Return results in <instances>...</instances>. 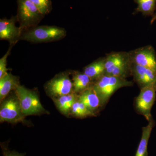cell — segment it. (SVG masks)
Returning a JSON list of instances; mask_svg holds the SVG:
<instances>
[{
    "mask_svg": "<svg viewBox=\"0 0 156 156\" xmlns=\"http://www.w3.org/2000/svg\"><path fill=\"white\" fill-rule=\"evenodd\" d=\"M133 84L132 82L127 80L125 78L104 75L92 82V87L100 98L102 107L118 89L131 87Z\"/></svg>",
    "mask_w": 156,
    "mask_h": 156,
    "instance_id": "obj_1",
    "label": "cell"
},
{
    "mask_svg": "<svg viewBox=\"0 0 156 156\" xmlns=\"http://www.w3.org/2000/svg\"><path fill=\"white\" fill-rule=\"evenodd\" d=\"M66 35L65 29L54 26L35 27L22 34L20 39L32 43H47L63 38Z\"/></svg>",
    "mask_w": 156,
    "mask_h": 156,
    "instance_id": "obj_2",
    "label": "cell"
},
{
    "mask_svg": "<svg viewBox=\"0 0 156 156\" xmlns=\"http://www.w3.org/2000/svg\"><path fill=\"white\" fill-rule=\"evenodd\" d=\"M131 63L129 53L127 52L109 53L105 57V75L126 79L131 74Z\"/></svg>",
    "mask_w": 156,
    "mask_h": 156,
    "instance_id": "obj_3",
    "label": "cell"
},
{
    "mask_svg": "<svg viewBox=\"0 0 156 156\" xmlns=\"http://www.w3.org/2000/svg\"><path fill=\"white\" fill-rule=\"evenodd\" d=\"M17 2L16 17L22 31L35 27L44 18V15L30 0H17Z\"/></svg>",
    "mask_w": 156,
    "mask_h": 156,
    "instance_id": "obj_4",
    "label": "cell"
},
{
    "mask_svg": "<svg viewBox=\"0 0 156 156\" xmlns=\"http://www.w3.org/2000/svg\"><path fill=\"white\" fill-rule=\"evenodd\" d=\"M15 93L25 116L48 113V111L42 105L36 92L19 85L15 89Z\"/></svg>",
    "mask_w": 156,
    "mask_h": 156,
    "instance_id": "obj_5",
    "label": "cell"
},
{
    "mask_svg": "<svg viewBox=\"0 0 156 156\" xmlns=\"http://www.w3.org/2000/svg\"><path fill=\"white\" fill-rule=\"evenodd\" d=\"M25 116L23 113L20 102L16 94L6 98L1 102L0 121L16 123L24 122Z\"/></svg>",
    "mask_w": 156,
    "mask_h": 156,
    "instance_id": "obj_6",
    "label": "cell"
},
{
    "mask_svg": "<svg viewBox=\"0 0 156 156\" xmlns=\"http://www.w3.org/2000/svg\"><path fill=\"white\" fill-rule=\"evenodd\" d=\"M156 86H150L140 89V93L135 101L137 112L149 122L153 119L151 111L156 100Z\"/></svg>",
    "mask_w": 156,
    "mask_h": 156,
    "instance_id": "obj_7",
    "label": "cell"
},
{
    "mask_svg": "<svg viewBox=\"0 0 156 156\" xmlns=\"http://www.w3.org/2000/svg\"><path fill=\"white\" fill-rule=\"evenodd\" d=\"M46 90L54 98L68 95L73 92V83L67 73H62L48 82Z\"/></svg>",
    "mask_w": 156,
    "mask_h": 156,
    "instance_id": "obj_8",
    "label": "cell"
},
{
    "mask_svg": "<svg viewBox=\"0 0 156 156\" xmlns=\"http://www.w3.org/2000/svg\"><path fill=\"white\" fill-rule=\"evenodd\" d=\"M131 63L148 68L156 72L155 51L151 46H147L128 52Z\"/></svg>",
    "mask_w": 156,
    "mask_h": 156,
    "instance_id": "obj_9",
    "label": "cell"
},
{
    "mask_svg": "<svg viewBox=\"0 0 156 156\" xmlns=\"http://www.w3.org/2000/svg\"><path fill=\"white\" fill-rule=\"evenodd\" d=\"M131 72L140 89L147 86H156V72L153 70L131 63Z\"/></svg>",
    "mask_w": 156,
    "mask_h": 156,
    "instance_id": "obj_10",
    "label": "cell"
},
{
    "mask_svg": "<svg viewBox=\"0 0 156 156\" xmlns=\"http://www.w3.org/2000/svg\"><path fill=\"white\" fill-rule=\"evenodd\" d=\"M17 17H13L11 19L6 18L0 20V39L9 41L12 44L20 39L22 35V30L16 26Z\"/></svg>",
    "mask_w": 156,
    "mask_h": 156,
    "instance_id": "obj_11",
    "label": "cell"
},
{
    "mask_svg": "<svg viewBox=\"0 0 156 156\" xmlns=\"http://www.w3.org/2000/svg\"><path fill=\"white\" fill-rule=\"evenodd\" d=\"M78 100L86 105L87 108L96 115L100 107H101L100 98L92 87L78 94Z\"/></svg>",
    "mask_w": 156,
    "mask_h": 156,
    "instance_id": "obj_12",
    "label": "cell"
},
{
    "mask_svg": "<svg viewBox=\"0 0 156 156\" xmlns=\"http://www.w3.org/2000/svg\"><path fill=\"white\" fill-rule=\"evenodd\" d=\"M19 78L8 73L0 78V100L1 102L8 97L12 90H15L19 86Z\"/></svg>",
    "mask_w": 156,
    "mask_h": 156,
    "instance_id": "obj_13",
    "label": "cell"
},
{
    "mask_svg": "<svg viewBox=\"0 0 156 156\" xmlns=\"http://www.w3.org/2000/svg\"><path fill=\"white\" fill-rule=\"evenodd\" d=\"M155 125V122L153 119L149 121L148 124L146 126L143 127L142 136L139 143L138 148L136 150L135 156H148V144L150 137L153 128Z\"/></svg>",
    "mask_w": 156,
    "mask_h": 156,
    "instance_id": "obj_14",
    "label": "cell"
},
{
    "mask_svg": "<svg viewBox=\"0 0 156 156\" xmlns=\"http://www.w3.org/2000/svg\"><path fill=\"white\" fill-rule=\"evenodd\" d=\"M78 98V94L72 92L68 95L53 98V101L57 108L63 115L70 114L73 105Z\"/></svg>",
    "mask_w": 156,
    "mask_h": 156,
    "instance_id": "obj_15",
    "label": "cell"
},
{
    "mask_svg": "<svg viewBox=\"0 0 156 156\" xmlns=\"http://www.w3.org/2000/svg\"><path fill=\"white\" fill-rule=\"evenodd\" d=\"M105 57H104L86 66L84 73L94 81L105 75Z\"/></svg>",
    "mask_w": 156,
    "mask_h": 156,
    "instance_id": "obj_16",
    "label": "cell"
},
{
    "mask_svg": "<svg viewBox=\"0 0 156 156\" xmlns=\"http://www.w3.org/2000/svg\"><path fill=\"white\" fill-rule=\"evenodd\" d=\"M73 92L78 94L91 87L92 81L84 73L78 72L73 75Z\"/></svg>",
    "mask_w": 156,
    "mask_h": 156,
    "instance_id": "obj_17",
    "label": "cell"
},
{
    "mask_svg": "<svg viewBox=\"0 0 156 156\" xmlns=\"http://www.w3.org/2000/svg\"><path fill=\"white\" fill-rule=\"evenodd\" d=\"M137 4L136 11L144 15L153 16L156 10V0H134Z\"/></svg>",
    "mask_w": 156,
    "mask_h": 156,
    "instance_id": "obj_18",
    "label": "cell"
},
{
    "mask_svg": "<svg viewBox=\"0 0 156 156\" xmlns=\"http://www.w3.org/2000/svg\"><path fill=\"white\" fill-rule=\"evenodd\" d=\"M70 114L78 118L95 116V114L90 111L83 102L78 100V98L73 105Z\"/></svg>",
    "mask_w": 156,
    "mask_h": 156,
    "instance_id": "obj_19",
    "label": "cell"
},
{
    "mask_svg": "<svg viewBox=\"0 0 156 156\" xmlns=\"http://www.w3.org/2000/svg\"><path fill=\"white\" fill-rule=\"evenodd\" d=\"M44 15L49 14L52 9L51 0H30Z\"/></svg>",
    "mask_w": 156,
    "mask_h": 156,
    "instance_id": "obj_20",
    "label": "cell"
},
{
    "mask_svg": "<svg viewBox=\"0 0 156 156\" xmlns=\"http://www.w3.org/2000/svg\"><path fill=\"white\" fill-rule=\"evenodd\" d=\"M12 47L9 48L5 55L0 59V78L2 77L8 73L7 68V58L10 54Z\"/></svg>",
    "mask_w": 156,
    "mask_h": 156,
    "instance_id": "obj_21",
    "label": "cell"
},
{
    "mask_svg": "<svg viewBox=\"0 0 156 156\" xmlns=\"http://www.w3.org/2000/svg\"><path fill=\"white\" fill-rule=\"evenodd\" d=\"M3 156H24L23 154L14 151L7 150L5 149L3 152Z\"/></svg>",
    "mask_w": 156,
    "mask_h": 156,
    "instance_id": "obj_22",
    "label": "cell"
},
{
    "mask_svg": "<svg viewBox=\"0 0 156 156\" xmlns=\"http://www.w3.org/2000/svg\"><path fill=\"white\" fill-rule=\"evenodd\" d=\"M156 20V11L155 13H154V14L151 20V23H153L154 21Z\"/></svg>",
    "mask_w": 156,
    "mask_h": 156,
    "instance_id": "obj_23",
    "label": "cell"
}]
</instances>
